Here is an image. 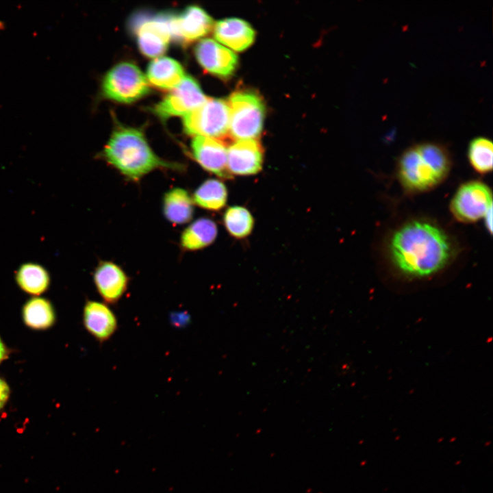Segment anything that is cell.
Returning a JSON list of instances; mask_svg holds the SVG:
<instances>
[{
  "label": "cell",
  "instance_id": "6da1fadb",
  "mask_svg": "<svg viewBox=\"0 0 493 493\" xmlns=\"http://www.w3.org/2000/svg\"><path fill=\"white\" fill-rule=\"evenodd\" d=\"M387 251L393 267L409 279L431 277L455 257L454 242L441 227L424 219L409 220L390 236Z\"/></svg>",
  "mask_w": 493,
  "mask_h": 493
},
{
  "label": "cell",
  "instance_id": "7a4b0ae2",
  "mask_svg": "<svg viewBox=\"0 0 493 493\" xmlns=\"http://www.w3.org/2000/svg\"><path fill=\"white\" fill-rule=\"evenodd\" d=\"M103 158L127 179L139 181L158 168L181 170L183 165L159 157L138 129L119 127L113 131L103 151Z\"/></svg>",
  "mask_w": 493,
  "mask_h": 493
},
{
  "label": "cell",
  "instance_id": "3957f363",
  "mask_svg": "<svg viewBox=\"0 0 493 493\" xmlns=\"http://www.w3.org/2000/svg\"><path fill=\"white\" fill-rule=\"evenodd\" d=\"M451 166L449 153L442 145L422 142L404 151L396 166L398 179L410 193L429 191L448 176Z\"/></svg>",
  "mask_w": 493,
  "mask_h": 493
},
{
  "label": "cell",
  "instance_id": "277c9868",
  "mask_svg": "<svg viewBox=\"0 0 493 493\" xmlns=\"http://www.w3.org/2000/svg\"><path fill=\"white\" fill-rule=\"evenodd\" d=\"M231 135L239 140L257 137L263 127L264 105L262 99L252 92L232 94L229 99Z\"/></svg>",
  "mask_w": 493,
  "mask_h": 493
},
{
  "label": "cell",
  "instance_id": "5b68a950",
  "mask_svg": "<svg viewBox=\"0 0 493 493\" xmlns=\"http://www.w3.org/2000/svg\"><path fill=\"white\" fill-rule=\"evenodd\" d=\"M229 103L220 99H207L202 105L183 116L184 131L191 136L218 138L229 127Z\"/></svg>",
  "mask_w": 493,
  "mask_h": 493
},
{
  "label": "cell",
  "instance_id": "8992f818",
  "mask_svg": "<svg viewBox=\"0 0 493 493\" xmlns=\"http://www.w3.org/2000/svg\"><path fill=\"white\" fill-rule=\"evenodd\" d=\"M101 88L105 97L124 103L134 102L149 92L144 74L137 66L128 62L113 66L105 75Z\"/></svg>",
  "mask_w": 493,
  "mask_h": 493
},
{
  "label": "cell",
  "instance_id": "52a82bcc",
  "mask_svg": "<svg viewBox=\"0 0 493 493\" xmlns=\"http://www.w3.org/2000/svg\"><path fill=\"white\" fill-rule=\"evenodd\" d=\"M492 209V191L485 183L475 180L461 185L450 203V211L459 222L471 223L483 218Z\"/></svg>",
  "mask_w": 493,
  "mask_h": 493
},
{
  "label": "cell",
  "instance_id": "ba28073f",
  "mask_svg": "<svg viewBox=\"0 0 493 493\" xmlns=\"http://www.w3.org/2000/svg\"><path fill=\"white\" fill-rule=\"evenodd\" d=\"M208 98L197 81L186 76L183 81L153 108V112L162 119L184 116L202 105Z\"/></svg>",
  "mask_w": 493,
  "mask_h": 493
},
{
  "label": "cell",
  "instance_id": "9c48e42d",
  "mask_svg": "<svg viewBox=\"0 0 493 493\" xmlns=\"http://www.w3.org/2000/svg\"><path fill=\"white\" fill-rule=\"evenodd\" d=\"M171 17L155 16L140 21L136 26L138 45L143 55L155 58L166 51L172 38Z\"/></svg>",
  "mask_w": 493,
  "mask_h": 493
},
{
  "label": "cell",
  "instance_id": "30bf717a",
  "mask_svg": "<svg viewBox=\"0 0 493 493\" xmlns=\"http://www.w3.org/2000/svg\"><path fill=\"white\" fill-rule=\"evenodd\" d=\"M194 53L205 71L220 77L231 75L238 65V57L232 51L210 38L200 40Z\"/></svg>",
  "mask_w": 493,
  "mask_h": 493
},
{
  "label": "cell",
  "instance_id": "8fae6325",
  "mask_svg": "<svg viewBox=\"0 0 493 493\" xmlns=\"http://www.w3.org/2000/svg\"><path fill=\"white\" fill-rule=\"evenodd\" d=\"M93 281L103 302L114 305L126 292L129 279L118 264L110 261H102L93 272Z\"/></svg>",
  "mask_w": 493,
  "mask_h": 493
},
{
  "label": "cell",
  "instance_id": "7c38bea8",
  "mask_svg": "<svg viewBox=\"0 0 493 493\" xmlns=\"http://www.w3.org/2000/svg\"><path fill=\"white\" fill-rule=\"evenodd\" d=\"M193 157L205 170L220 177L229 179L227 149L218 139L196 136L191 142Z\"/></svg>",
  "mask_w": 493,
  "mask_h": 493
},
{
  "label": "cell",
  "instance_id": "4fadbf2b",
  "mask_svg": "<svg viewBox=\"0 0 493 493\" xmlns=\"http://www.w3.org/2000/svg\"><path fill=\"white\" fill-rule=\"evenodd\" d=\"M172 38L191 42L205 36L213 27L212 17L201 8L190 5L171 17Z\"/></svg>",
  "mask_w": 493,
  "mask_h": 493
},
{
  "label": "cell",
  "instance_id": "5bb4252c",
  "mask_svg": "<svg viewBox=\"0 0 493 493\" xmlns=\"http://www.w3.org/2000/svg\"><path fill=\"white\" fill-rule=\"evenodd\" d=\"M263 150L255 139L239 140L227 149V168L233 175H253L262 168Z\"/></svg>",
  "mask_w": 493,
  "mask_h": 493
},
{
  "label": "cell",
  "instance_id": "9a60e30c",
  "mask_svg": "<svg viewBox=\"0 0 493 493\" xmlns=\"http://www.w3.org/2000/svg\"><path fill=\"white\" fill-rule=\"evenodd\" d=\"M86 331L101 344L109 340L118 329V319L105 303L88 300L83 308Z\"/></svg>",
  "mask_w": 493,
  "mask_h": 493
},
{
  "label": "cell",
  "instance_id": "2e32d148",
  "mask_svg": "<svg viewBox=\"0 0 493 493\" xmlns=\"http://www.w3.org/2000/svg\"><path fill=\"white\" fill-rule=\"evenodd\" d=\"M215 38L228 47L242 51L254 41L255 31L251 25L238 18H227L218 21L214 25Z\"/></svg>",
  "mask_w": 493,
  "mask_h": 493
},
{
  "label": "cell",
  "instance_id": "e0dca14e",
  "mask_svg": "<svg viewBox=\"0 0 493 493\" xmlns=\"http://www.w3.org/2000/svg\"><path fill=\"white\" fill-rule=\"evenodd\" d=\"M181 65L168 57L157 58L147 68V77L154 86L168 90L177 86L185 78Z\"/></svg>",
  "mask_w": 493,
  "mask_h": 493
},
{
  "label": "cell",
  "instance_id": "ac0fdd59",
  "mask_svg": "<svg viewBox=\"0 0 493 493\" xmlns=\"http://www.w3.org/2000/svg\"><path fill=\"white\" fill-rule=\"evenodd\" d=\"M163 213L171 223L182 225L189 222L194 214V202L188 192L181 188H174L165 193Z\"/></svg>",
  "mask_w": 493,
  "mask_h": 493
},
{
  "label": "cell",
  "instance_id": "d6986e66",
  "mask_svg": "<svg viewBox=\"0 0 493 493\" xmlns=\"http://www.w3.org/2000/svg\"><path fill=\"white\" fill-rule=\"evenodd\" d=\"M217 234L218 228L214 220L208 218H198L182 232L181 246L188 251L203 249L215 240Z\"/></svg>",
  "mask_w": 493,
  "mask_h": 493
},
{
  "label": "cell",
  "instance_id": "ffe728a7",
  "mask_svg": "<svg viewBox=\"0 0 493 493\" xmlns=\"http://www.w3.org/2000/svg\"><path fill=\"white\" fill-rule=\"evenodd\" d=\"M24 324L34 330H45L53 326L56 320L54 307L45 298L35 296L27 300L22 308Z\"/></svg>",
  "mask_w": 493,
  "mask_h": 493
},
{
  "label": "cell",
  "instance_id": "44dd1931",
  "mask_svg": "<svg viewBox=\"0 0 493 493\" xmlns=\"http://www.w3.org/2000/svg\"><path fill=\"white\" fill-rule=\"evenodd\" d=\"M15 280L23 291L34 296L46 292L51 282L48 270L34 262L22 264L15 273Z\"/></svg>",
  "mask_w": 493,
  "mask_h": 493
},
{
  "label": "cell",
  "instance_id": "7402d4cb",
  "mask_svg": "<svg viewBox=\"0 0 493 493\" xmlns=\"http://www.w3.org/2000/svg\"><path fill=\"white\" fill-rule=\"evenodd\" d=\"M193 202L199 207L211 211L223 208L227 201V190L223 182L216 179H208L194 191Z\"/></svg>",
  "mask_w": 493,
  "mask_h": 493
},
{
  "label": "cell",
  "instance_id": "603a6c76",
  "mask_svg": "<svg viewBox=\"0 0 493 493\" xmlns=\"http://www.w3.org/2000/svg\"><path fill=\"white\" fill-rule=\"evenodd\" d=\"M467 155L471 166L477 173L486 174L492 171L493 144L488 138H474L468 144Z\"/></svg>",
  "mask_w": 493,
  "mask_h": 493
},
{
  "label": "cell",
  "instance_id": "cb8c5ba5",
  "mask_svg": "<svg viewBox=\"0 0 493 493\" xmlns=\"http://www.w3.org/2000/svg\"><path fill=\"white\" fill-rule=\"evenodd\" d=\"M225 227L229 233L236 238H244L252 231L254 219L246 208L234 205L231 206L223 216Z\"/></svg>",
  "mask_w": 493,
  "mask_h": 493
},
{
  "label": "cell",
  "instance_id": "d4e9b609",
  "mask_svg": "<svg viewBox=\"0 0 493 493\" xmlns=\"http://www.w3.org/2000/svg\"><path fill=\"white\" fill-rule=\"evenodd\" d=\"M10 394V388L8 383L0 377V410L5 405Z\"/></svg>",
  "mask_w": 493,
  "mask_h": 493
},
{
  "label": "cell",
  "instance_id": "484cf974",
  "mask_svg": "<svg viewBox=\"0 0 493 493\" xmlns=\"http://www.w3.org/2000/svg\"><path fill=\"white\" fill-rule=\"evenodd\" d=\"M10 353V349L5 345L0 336V364L8 358Z\"/></svg>",
  "mask_w": 493,
  "mask_h": 493
},
{
  "label": "cell",
  "instance_id": "4316f807",
  "mask_svg": "<svg viewBox=\"0 0 493 493\" xmlns=\"http://www.w3.org/2000/svg\"><path fill=\"white\" fill-rule=\"evenodd\" d=\"M485 224L487 229L492 233V209L490 210L484 216Z\"/></svg>",
  "mask_w": 493,
  "mask_h": 493
}]
</instances>
